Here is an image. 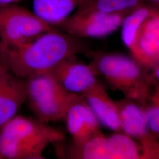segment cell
<instances>
[{"mask_svg": "<svg viewBox=\"0 0 159 159\" xmlns=\"http://www.w3.org/2000/svg\"><path fill=\"white\" fill-rule=\"evenodd\" d=\"M64 120L74 147H79L102 132L98 121L80 94H73Z\"/></svg>", "mask_w": 159, "mask_h": 159, "instance_id": "9c48e42d", "label": "cell"}, {"mask_svg": "<svg viewBox=\"0 0 159 159\" xmlns=\"http://www.w3.org/2000/svg\"><path fill=\"white\" fill-rule=\"evenodd\" d=\"M81 96L100 125L114 132H122L117 104L101 83L97 82Z\"/></svg>", "mask_w": 159, "mask_h": 159, "instance_id": "7c38bea8", "label": "cell"}, {"mask_svg": "<svg viewBox=\"0 0 159 159\" xmlns=\"http://www.w3.org/2000/svg\"><path fill=\"white\" fill-rule=\"evenodd\" d=\"M144 4L159 10V0H143Z\"/></svg>", "mask_w": 159, "mask_h": 159, "instance_id": "ffe728a7", "label": "cell"}, {"mask_svg": "<svg viewBox=\"0 0 159 159\" xmlns=\"http://www.w3.org/2000/svg\"><path fill=\"white\" fill-rule=\"evenodd\" d=\"M116 103L121 131L137 143L144 159H159V139L150 130L142 107L127 98Z\"/></svg>", "mask_w": 159, "mask_h": 159, "instance_id": "8992f818", "label": "cell"}, {"mask_svg": "<svg viewBox=\"0 0 159 159\" xmlns=\"http://www.w3.org/2000/svg\"><path fill=\"white\" fill-rule=\"evenodd\" d=\"M88 52L82 39L54 29L21 46L0 44V62L12 74L27 80L50 73L64 60Z\"/></svg>", "mask_w": 159, "mask_h": 159, "instance_id": "6da1fadb", "label": "cell"}, {"mask_svg": "<svg viewBox=\"0 0 159 159\" xmlns=\"http://www.w3.org/2000/svg\"><path fill=\"white\" fill-rule=\"evenodd\" d=\"M21 0H0V5L12 4V3H18Z\"/></svg>", "mask_w": 159, "mask_h": 159, "instance_id": "44dd1931", "label": "cell"}, {"mask_svg": "<svg viewBox=\"0 0 159 159\" xmlns=\"http://www.w3.org/2000/svg\"><path fill=\"white\" fill-rule=\"evenodd\" d=\"M128 14L107 13L80 8L56 29L81 39H100L120 29Z\"/></svg>", "mask_w": 159, "mask_h": 159, "instance_id": "5b68a950", "label": "cell"}, {"mask_svg": "<svg viewBox=\"0 0 159 159\" xmlns=\"http://www.w3.org/2000/svg\"><path fill=\"white\" fill-rule=\"evenodd\" d=\"M110 159H144L140 146L123 132L107 137Z\"/></svg>", "mask_w": 159, "mask_h": 159, "instance_id": "9a60e30c", "label": "cell"}, {"mask_svg": "<svg viewBox=\"0 0 159 159\" xmlns=\"http://www.w3.org/2000/svg\"><path fill=\"white\" fill-rule=\"evenodd\" d=\"M50 73L63 89L67 93L83 94L98 82L96 68L80 61L77 56L64 60Z\"/></svg>", "mask_w": 159, "mask_h": 159, "instance_id": "30bf717a", "label": "cell"}, {"mask_svg": "<svg viewBox=\"0 0 159 159\" xmlns=\"http://www.w3.org/2000/svg\"><path fill=\"white\" fill-rule=\"evenodd\" d=\"M0 131L42 151L48 144L60 142L64 139L61 131L48 125L18 115L6 123Z\"/></svg>", "mask_w": 159, "mask_h": 159, "instance_id": "ba28073f", "label": "cell"}, {"mask_svg": "<svg viewBox=\"0 0 159 159\" xmlns=\"http://www.w3.org/2000/svg\"><path fill=\"white\" fill-rule=\"evenodd\" d=\"M87 0H33V11L54 28L83 6Z\"/></svg>", "mask_w": 159, "mask_h": 159, "instance_id": "4fadbf2b", "label": "cell"}, {"mask_svg": "<svg viewBox=\"0 0 159 159\" xmlns=\"http://www.w3.org/2000/svg\"><path fill=\"white\" fill-rule=\"evenodd\" d=\"M43 152L0 131V159H43Z\"/></svg>", "mask_w": 159, "mask_h": 159, "instance_id": "5bb4252c", "label": "cell"}, {"mask_svg": "<svg viewBox=\"0 0 159 159\" xmlns=\"http://www.w3.org/2000/svg\"><path fill=\"white\" fill-rule=\"evenodd\" d=\"M4 68H5V66L0 62V72Z\"/></svg>", "mask_w": 159, "mask_h": 159, "instance_id": "7402d4cb", "label": "cell"}, {"mask_svg": "<svg viewBox=\"0 0 159 159\" xmlns=\"http://www.w3.org/2000/svg\"><path fill=\"white\" fill-rule=\"evenodd\" d=\"M128 49L145 71L153 66L159 57V10L150 7Z\"/></svg>", "mask_w": 159, "mask_h": 159, "instance_id": "52a82bcc", "label": "cell"}, {"mask_svg": "<svg viewBox=\"0 0 159 159\" xmlns=\"http://www.w3.org/2000/svg\"><path fill=\"white\" fill-rule=\"evenodd\" d=\"M72 158L110 159L107 137L100 132L79 147H74Z\"/></svg>", "mask_w": 159, "mask_h": 159, "instance_id": "2e32d148", "label": "cell"}, {"mask_svg": "<svg viewBox=\"0 0 159 159\" xmlns=\"http://www.w3.org/2000/svg\"><path fill=\"white\" fill-rule=\"evenodd\" d=\"M146 72L148 83L151 87L159 83V57L153 66Z\"/></svg>", "mask_w": 159, "mask_h": 159, "instance_id": "d6986e66", "label": "cell"}, {"mask_svg": "<svg viewBox=\"0 0 159 159\" xmlns=\"http://www.w3.org/2000/svg\"><path fill=\"white\" fill-rule=\"evenodd\" d=\"M143 108L150 130L159 139V83L153 86Z\"/></svg>", "mask_w": 159, "mask_h": 159, "instance_id": "ac0fdd59", "label": "cell"}, {"mask_svg": "<svg viewBox=\"0 0 159 159\" xmlns=\"http://www.w3.org/2000/svg\"><path fill=\"white\" fill-rule=\"evenodd\" d=\"M27 81L7 68L0 72V129L17 115L26 101Z\"/></svg>", "mask_w": 159, "mask_h": 159, "instance_id": "8fae6325", "label": "cell"}, {"mask_svg": "<svg viewBox=\"0 0 159 159\" xmlns=\"http://www.w3.org/2000/svg\"><path fill=\"white\" fill-rule=\"evenodd\" d=\"M94 58L91 64L109 85L142 107L146 105L152 87L145 70L133 57L98 53Z\"/></svg>", "mask_w": 159, "mask_h": 159, "instance_id": "7a4b0ae2", "label": "cell"}, {"mask_svg": "<svg viewBox=\"0 0 159 159\" xmlns=\"http://www.w3.org/2000/svg\"><path fill=\"white\" fill-rule=\"evenodd\" d=\"M26 81L25 102L37 119L47 125L64 120L73 94L65 91L50 73L37 75Z\"/></svg>", "mask_w": 159, "mask_h": 159, "instance_id": "3957f363", "label": "cell"}, {"mask_svg": "<svg viewBox=\"0 0 159 159\" xmlns=\"http://www.w3.org/2000/svg\"><path fill=\"white\" fill-rule=\"evenodd\" d=\"M143 4V0H87L80 8L107 13H129Z\"/></svg>", "mask_w": 159, "mask_h": 159, "instance_id": "e0dca14e", "label": "cell"}, {"mask_svg": "<svg viewBox=\"0 0 159 159\" xmlns=\"http://www.w3.org/2000/svg\"><path fill=\"white\" fill-rule=\"evenodd\" d=\"M56 29L17 3L0 5V44L17 47Z\"/></svg>", "mask_w": 159, "mask_h": 159, "instance_id": "277c9868", "label": "cell"}]
</instances>
